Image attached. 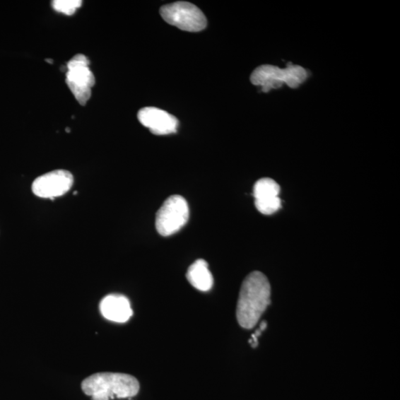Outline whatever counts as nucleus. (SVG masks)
<instances>
[{"instance_id":"nucleus-1","label":"nucleus","mask_w":400,"mask_h":400,"mask_svg":"<svg viewBox=\"0 0 400 400\" xmlns=\"http://www.w3.org/2000/svg\"><path fill=\"white\" fill-rule=\"evenodd\" d=\"M271 285L267 276L253 271L246 276L241 286L236 316L239 325L252 329L271 303Z\"/></svg>"},{"instance_id":"nucleus-2","label":"nucleus","mask_w":400,"mask_h":400,"mask_svg":"<svg viewBox=\"0 0 400 400\" xmlns=\"http://www.w3.org/2000/svg\"><path fill=\"white\" fill-rule=\"evenodd\" d=\"M82 389L86 395L91 396L92 400L125 399L139 393L140 383L129 375L102 372L85 379Z\"/></svg>"},{"instance_id":"nucleus-3","label":"nucleus","mask_w":400,"mask_h":400,"mask_svg":"<svg viewBox=\"0 0 400 400\" xmlns=\"http://www.w3.org/2000/svg\"><path fill=\"white\" fill-rule=\"evenodd\" d=\"M307 78V71L301 66L291 64L286 69L264 65L257 68L251 76L253 85L260 86L267 93L270 90L281 88L286 84L291 88H298Z\"/></svg>"},{"instance_id":"nucleus-4","label":"nucleus","mask_w":400,"mask_h":400,"mask_svg":"<svg viewBox=\"0 0 400 400\" xmlns=\"http://www.w3.org/2000/svg\"><path fill=\"white\" fill-rule=\"evenodd\" d=\"M89 66L90 61L83 54L75 55L67 64L66 83L81 105H86L90 100L95 84V75Z\"/></svg>"},{"instance_id":"nucleus-5","label":"nucleus","mask_w":400,"mask_h":400,"mask_svg":"<svg viewBox=\"0 0 400 400\" xmlns=\"http://www.w3.org/2000/svg\"><path fill=\"white\" fill-rule=\"evenodd\" d=\"M160 13L166 23L186 32H201L207 26V20L203 11L191 3L167 4L160 8Z\"/></svg>"},{"instance_id":"nucleus-6","label":"nucleus","mask_w":400,"mask_h":400,"mask_svg":"<svg viewBox=\"0 0 400 400\" xmlns=\"http://www.w3.org/2000/svg\"><path fill=\"white\" fill-rule=\"evenodd\" d=\"M189 218V208L187 200L182 196L168 197L156 216V228L164 237L171 236L187 223Z\"/></svg>"},{"instance_id":"nucleus-7","label":"nucleus","mask_w":400,"mask_h":400,"mask_svg":"<svg viewBox=\"0 0 400 400\" xmlns=\"http://www.w3.org/2000/svg\"><path fill=\"white\" fill-rule=\"evenodd\" d=\"M73 181L71 172L59 169L37 177L33 184V192L40 198L54 199L69 192Z\"/></svg>"},{"instance_id":"nucleus-8","label":"nucleus","mask_w":400,"mask_h":400,"mask_svg":"<svg viewBox=\"0 0 400 400\" xmlns=\"http://www.w3.org/2000/svg\"><path fill=\"white\" fill-rule=\"evenodd\" d=\"M141 124L155 135H167L176 133L178 119L171 114L155 107H146L137 114Z\"/></svg>"},{"instance_id":"nucleus-9","label":"nucleus","mask_w":400,"mask_h":400,"mask_svg":"<svg viewBox=\"0 0 400 400\" xmlns=\"http://www.w3.org/2000/svg\"><path fill=\"white\" fill-rule=\"evenodd\" d=\"M279 184L271 178L259 180L254 184L255 206L259 212L271 215L281 208Z\"/></svg>"},{"instance_id":"nucleus-10","label":"nucleus","mask_w":400,"mask_h":400,"mask_svg":"<svg viewBox=\"0 0 400 400\" xmlns=\"http://www.w3.org/2000/svg\"><path fill=\"white\" fill-rule=\"evenodd\" d=\"M100 309L105 319L119 323L127 322L133 315L129 299L119 294L104 298L100 302Z\"/></svg>"},{"instance_id":"nucleus-11","label":"nucleus","mask_w":400,"mask_h":400,"mask_svg":"<svg viewBox=\"0 0 400 400\" xmlns=\"http://www.w3.org/2000/svg\"><path fill=\"white\" fill-rule=\"evenodd\" d=\"M191 285L201 291H208L213 284V276L208 269V264L204 259H199L189 267L187 274Z\"/></svg>"},{"instance_id":"nucleus-12","label":"nucleus","mask_w":400,"mask_h":400,"mask_svg":"<svg viewBox=\"0 0 400 400\" xmlns=\"http://www.w3.org/2000/svg\"><path fill=\"white\" fill-rule=\"evenodd\" d=\"M83 2L81 0H55L52 1L53 8L61 13L71 16L76 10L81 7Z\"/></svg>"},{"instance_id":"nucleus-13","label":"nucleus","mask_w":400,"mask_h":400,"mask_svg":"<svg viewBox=\"0 0 400 400\" xmlns=\"http://www.w3.org/2000/svg\"><path fill=\"white\" fill-rule=\"evenodd\" d=\"M267 327L266 322H263L261 323L259 329L256 331L254 334L252 335V340L249 341L250 344L253 348H256L258 345L257 338L260 336L261 333L263 332Z\"/></svg>"}]
</instances>
